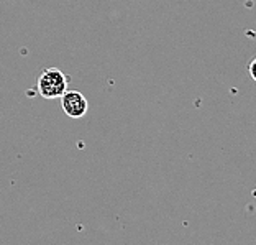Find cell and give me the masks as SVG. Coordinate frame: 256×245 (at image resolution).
Listing matches in <instances>:
<instances>
[{"label": "cell", "instance_id": "cell-1", "mask_svg": "<svg viewBox=\"0 0 256 245\" xmlns=\"http://www.w3.org/2000/svg\"><path fill=\"white\" fill-rule=\"evenodd\" d=\"M69 78L58 68H48L42 71L36 79V92L43 99L53 101L60 99L68 91Z\"/></svg>", "mask_w": 256, "mask_h": 245}, {"label": "cell", "instance_id": "cell-2", "mask_svg": "<svg viewBox=\"0 0 256 245\" xmlns=\"http://www.w3.org/2000/svg\"><path fill=\"white\" fill-rule=\"evenodd\" d=\"M60 99L64 114L71 119H82L89 110V102L79 91H66Z\"/></svg>", "mask_w": 256, "mask_h": 245}, {"label": "cell", "instance_id": "cell-3", "mask_svg": "<svg viewBox=\"0 0 256 245\" xmlns=\"http://www.w3.org/2000/svg\"><path fill=\"white\" fill-rule=\"evenodd\" d=\"M248 73H250V78H252L254 83H256V58H253L252 61L248 64Z\"/></svg>", "mask_w": 256, "mask_h": 245}]
</instances>
